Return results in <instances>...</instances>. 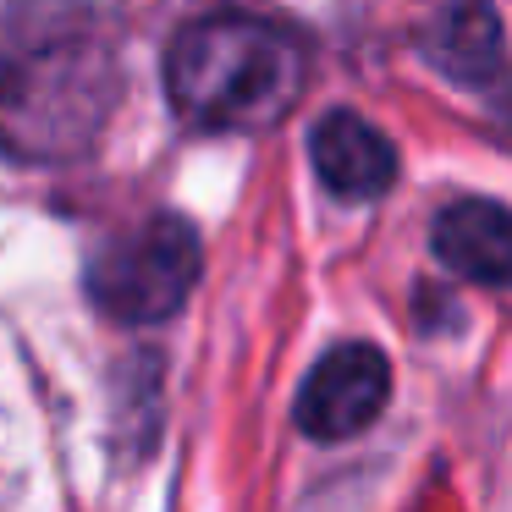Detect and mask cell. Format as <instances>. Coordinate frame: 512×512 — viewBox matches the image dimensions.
Listing matches in <instances>:
<instances>
[{"label":"cell","instance_id":"6da1fadb","mask_svg":"<svg viewBox=\"0 0 512 512\" xmlns=\"http://www.w3.org/2000/svg\"><path fill=\"white\" fill-rule=\"evenodd\" d=\"M166 94L210 133L276 127L303 94V45L259 12H210L171 45Z\"/></svg>","mask_w":512,"mask_h":512},{"label":"cell","instance_id":"7a4b0ae2","mask_svg":"<svg viewBox=\"0 0 512 512\" xmlns=\"http://www.w3.org/2000/svg\"><path fill=\"white\" fill-rule=\"evenodd\" d=\"M199 237L177 215H155V221L133 226V232L111 237L94 254L89 287L94 309L116 325H155L188 303L193 281H199Z\"/></svg>","mask_w":512,"mask_h":512},{"label":"cell","instance_id":"3957f363","mask_svg":"<svg viewBox=\"0 0 512 512\" xmlns=\"http://www.w3.org/2000/svg\"><path fill=\"white\" fill-rule=\"evenodd\" d=\"M391 397V364L369 342H342L309 369L298 391V430L314 441H347L369 430Z\"/></svg>","mask_w":512,"mask_h":512},{"label":"cell","instance_id":"277c9868","mask_svg":"<svg viewBox=\"0 0 512 512\" xmlns=\"http://www.w3.org/2000/svg\"><path fill=\"white\" fill-rule=\"evenodd\" d=\"M309 160L320 182L342 199H380L397 182V149L358 111H325L309 133Z\"/></svg>","mask_w":512,"mask_h":512},{"label":"cell","instance_id":"5b68a950","mask_svg":"<svg viewBox=\"0 0 512 512\" xmlns=\"http://www.w3.org/2000/svg\"><path fill=\"white\" fill-rule=\"evenodd\" d=\"M446 270L485 287H512V210L496 199H457L435 215L430 232Z\"/></svg>","mask_w":512,"mask_h":512},{"label":"cell","instance_id":"8992f818","mask_svg":"<svg viewBox=\"0 0 512 512\" xmlns=\"http://www.w3.org/2000/svg\"><path fill=\"white\" fill-rule=\"evenodd\" d=\"M419 50L452 83H490L501 67V23L490 12V0H452V6H441V17L424 23Z\"/></svg>","mask_w":512,"mask_h":512}]
</instances>
